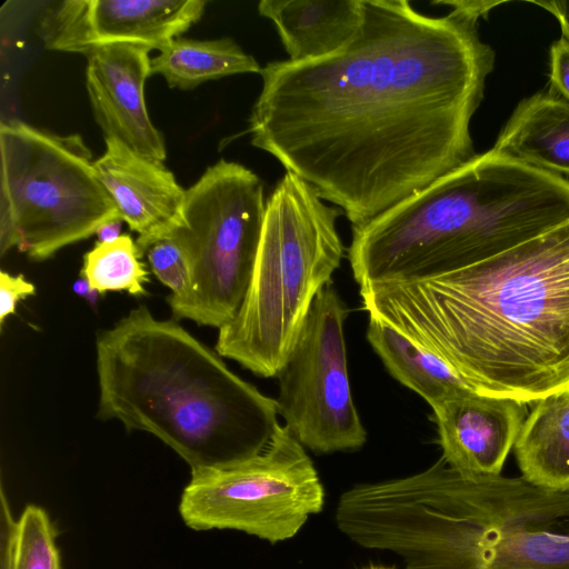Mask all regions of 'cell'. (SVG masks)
<instances>
[{
  "label": "cell",
  "instance_id": "cell-1",
  "mask_svg": "<svg viewBox=\"0 0 569 569\" xmlns=\"http://www.w3.org/2000/svg\"><path fill=\"white\" fill-rule=\"evenodd\" d=\"M349 43L268 62L249 117L251 144L361 226L476 156L470 122L495 52L459 11L362 0Z\"/></svg>",
  "mask_w": 569,
  "mask_h": 569
},
{
  "label": "cell",
  "instance_id": "cell-2",
  "mask_svg": "<svg viewBox=\"0 0 569 569\" xmlns=\"http://www.w3.org/2000/svg\"><path fill=\"white\" fill-rule=\"evenodd\" d=\"M362 308L443 359L479 395L569 390V219L493 257L360 286Z\"/></svg>",
  "mask_w": 569,
  "mask_h": 569
},
{
  "label": "cell",
  "instance_id": "cell-3",
  "mask_svg": "<svg viewBox=\"0 0 569 569\" xmlns=\"http://www.w3.org/2000/svg\"><path fill=\"white\" fill-rule=\"evenodd\" d=\"M336 523L406 569H569V492L521 476L463 475L442 457L418 473L350 488Z\"/></svg>",
  "mask_w": 569,
  "mask_h": 569
},
{
  "label": "cell",
  "instance_id": "cell-4",
  "mask_svg": "<svg viewBox=\"0 0 569 569\" xmlns=\"http://www.w3.org/2000/svg\"><path fill=\"white\" fill-rule=\"evenodd\" d=\"M97 417L146 431L198 470L260 453L278 421L260 392L176 320L139 306L97 336Z\"/></svg>",
  "mask_w": 569,
  "mask_h": 569
},
{
  "label": "cell",
  "instance_id": "cell-5",
  "mask_svg": "<svg viewBox=\"0 0 569 569\" xmlns=\"http://www.w3.org/2000/svg\"><path fill=\"white\" fill-rule=\"evenodd\" d=\"M569 219V180L491 148L380 216L352 227L359 286L448 273Z\"/></svg>",
  "mask_w": 569,
  "mask_h": 569
},
{
  "label": "cell",
  "instance_id": "cell-6",
  "mask_svg": "<svg viewBox=\"0 0 569 569\" xmlns=\"http://www.w3.org/2000/svg\"><path fill=\"white\" fill-rule=\"evenodd\" d=\"M340 210L287 171L267 199L252 277L236 317L219 329L216 351L251 372L277 376L318 292L343 257Z\"/></svg>",
  "mask_w": 569,
  "mask_h": 569
},
{
  "label": "cell",
  "instance_id": "cell-7",
  "mask_svg": "<svg viewBox=\"0 0 569 569\" xmlns=\"http://www.w3.org/2000/svg\"><path fill=\"white\" fill-rule=\"evenodd\" d=\"M0 253L33 261L121 219L79 134L60 136L11 119L0 123Z\"/></svg>",
  "mask_w": 569,
  "mask_h": 569
},
{
  "label": "cell",
  "instance_id": "cell-8",
  "mask_svg": "<svg viewBox=\"0 0 569 569\" xmlns=\"http://www.w3.org/2000/svg\"><path fill=\"white\" fill-rule=\"evenodd\" d=\"M266 206L261 179L224 159L187 189L182 222L167 236L191 272L189 290L168 297L176 320L220 329L236 317L252 277Z\"/></svg>",
  "mask_w": 569,
  "mask_h": 569
},
{
  "label": "cell",
  "instance_id": "cell-9",
  "mask_svg": "<svg viewBox=\"0 0 569 569\" xmlns=\"http://www.w3.org/2000/svg\"><path fill=\"white\" fill-rule=\"evenodd\" d=\"M325 490L305 447L278 425L267 447L234 465L191 472L179 503L189 528L230 529L271 543L321 511Z\"/></svg>",
  "mask_w": 569,
  "mask_h": 569
},
{
  "label": "cell",
  "instance_id": "cell-10",
  "mask_svg": "<svg viewBox=\"0 0 569 569\" xmlns=\"http://www.w3.org/2000/svg\"><path fill=\"white\" fill-rule=\"evenodd\" d=\"M348 310L329 281L315 298L297 342L278 372L279 415L309 450L361 448L367 431L355 406L343 323Z\"/></svg>",
  "mask_w": 569,
  "mask_h": 569
},
{
  "label": "cell",
  "instance_id": "cell-11",
  "mask_svg": "<svg viewBox=\"0 0 569 569\" xmlns=\"http://www.w3.org/2000/svg\"><path fill=\"white\" fill-rule=\"evenodd\" d=\"M203 0H67L47 8L41 37L52 50L82 53L113 43L161 50L202 16Z\"/></svg>",
  "mask_w": 569,
  "mask_h": 569
},
{
  "label": "cell",
  "instance_id": "cell-12",
  "mask_svg": "<svg viewBox=\"0 0 569 569\" xmlns=\"http://www.w3.org/2000/svg\"><path fill=\"white\" fill-rule=\"evenodd\" d=\"M149 51L130 43L92 49L87 54L86 86L104 139H117L134 153L162 162L164 140L144 100V83L151 76Z\"/></svg>",
  "mask_w": 569,
  "mask_h": 569
},
{
  "label": "cell",
  "instance_id": "cell-13",
  "mask_svg": "<svg viewBox=\"0 0 569 569\" xmlns=\"http://www.w3.org/2000/svg\"><path fill=\"white\" fill-rule=\"evenodd\" d=\"M528 405L471 392L431 408L441 457L463 475H500Z\"/></svg>",
  "mask_w": 569,
  "mask_h": 569
},
{
  "label": "cell",
  "instance_id": "cell-14",
  "mask_svg": "<svg viewBox=\"0 0 569 569\" xmlns=\"http://www.w3.org/2000/svg\"><path fill=\"white\" fill-rule=\"evenodd\" d=\"M104 140L106 151L94 160L96 170L146 253L181 224L187 190L162 162L134 153L117 139Z\"/></svg>",
  "mask_w": 569,
  "mask_h": 569
},
{
  "label": "cell",
  "instance_id": "cell-15",
  "mask_svg": "<svg viewBox=\"0 0 569 569\" xmlns=\"http://www.w3.org/2000/svg\"><path fill=\"white\" fill-rule=\"evenodd\" d=\"M258 12L273 22L290 61L339 51L363 18L362 0H261Z\"/></svg>",
  "mask_w": 569,
  "mask_h": 569
},
{
  "label": "cell",
  "instance_id": "cell-16",
  "mask_svg": "<svg viewBox=\"0 0 569 569\" xmlns=\"http://www.w3.org/2000/svg\"><path fill=\"white\" fill-rule=\"evenodd\" d=\"M492 148L538 169L569 174V101L549 90L521 100Z\"/></svg>",
  "mask_w": 569,
  "mask_h": 569
},
{
  "label": "cell",
  "instance_id": "cell-17",
  "mask_svg": "<svg viewBox=\"0 0 569 569\" xmlns=\"http://www.w3.org/2000/svg\"><path fill=\"white\" fill-rule=\"evenodd\" d=\"M532 403L512 448L521 477L538 487L569 492V390Z\"/></svg>",
  "mask_w": 569,
  "mask_h": 569
},
{
  "label": "cell",
  "instance_id": "cell-18",
  "mask_svg": "<svg viewBox=\"0 0 569 569\" xmlns=\"http://www.w3.org/2000/svg\"><path fill=\"white\" fill-rule=\"evenodd\" d=\"M367 339L392 377L431 408L476 392L443 359L380 318L369 316Z\"/></svg>",
  "mask_w": 569,
  "mask_h": 569
},
{
  "label": "cell",
  "instance_id": "cell-19",
  "mask_svg": "<svg viewBox=\"0 0 569 569\" xmlns=\"http://www.w3.org/2000/svg\"><path fill=\"white\" fill-rule=\"evenodd\" d=\"M258 61L230 38L193 40L177 38L150 60L152 74L171 88L190 90L199 84L240 73H259Z\"/></svg>",
  "mask_w": 569,
  "mask_h": 569
},
{
  "label": "cell",
  "instance_id": "cell-20",
  "mask_svg": "<svg viewBox=\"0 0 569 569\" xmlns=\"http://www.w3.org/2000/svg\"><path fill=\"white\" fill-rule=\"evenodd\" d=\"M143 254L128 233L113 241H98L84 253L80 277L101 296L109 291H126L132 296L147 295L149 271L142 261Z\"/></svg>",
  "mask_w": 569,
  "mask_h": 569
},
{
  "label": "cell",
  "instance_id": "cell-21",
  "mask_svg": "<svg viewBox=\"0 0 569 569\" xmlns=\"http://www.w3.org/2000/svg\"><path fill=\"white\" fill-rule=\"evenodd\" d=\"M7 569H61L54 527L43 508L29 505L22 511Z\"/></svg>",
  "mask_w": 569,
  "mask_h": 569
},
{
  "label": "cell",
  "instance_id": "cell-22",
  "mask_svg": "<svg viewBox=\"0 0 569 569\" xmlns=\"http://www.w3.org/2000/svg\"><path fill=\"white\" fill-rule=\"evenodd\" d=\"M152 273L171 290L170 297L183 296L191 286V272L187 258L179 244L166 237L147 250Z\"/></svg>",
  "mask_w": 569,
  "mask_h": 569
},
{
  "label": "cell",
  "instance_id": "cell-23",
  "mask_svg": "<svg viewBox=\"0 0 569 569\" xmlns=\"http://www.w3.org/2000/svg\"><path fill=\"white\" fill-rule=\"evenodd\" d=\"M549 53V91L569 101V39L556 40Z\"/></svg>",
  "mask_w": 569,
  "mask_h": 569
},
{
  "label": "cell",
  "instance_id": "cell-24",
  "mask_svg": "<svg viewBox=\"0 0 569 569\" xmlns=\"http://www.w3.org/2000/svg\"><path fill=\"white\" fill-rule=\"evenodd\" d=\"M36 295L33 283L24 279L22 274L12 276L0 271V328L3 327L8 316L16 312L17 303L29 296Z\"/></svg>",
  "mask_w": 569,
  "mask_h": 569
},
{
  "label": "cell",
  "instance_id": "cell-25",
  "mask_svg": "<svg viewBox=\"0 0 569 569\" xmlns=\"http://www.w3.org/2000/svg\"><path fill=\"white\" fill-rule=\"evenodd\" d=\"M432 3L449 6L452 10L459 11L478 22L480 18H486L495 7L503 2L486 0H437L432 1Z\"/></svg>",
  "mask_w": 569,
  "mask_h": 569
},
{
  "label": "cell",
  "instance_id": "cell-26",
  "mask_svg": "<svg viewBox=\"0 0 569 569\" xmlns=\"http://www.w3.org/2000/svg\"><path fill=\"white\" fill-rule=\"evenodd\" d=\"M549 11L559 22L562 36L569 39V0L533 1Z\"/></svg>",
  "mask_w": 569,
  "mask_h": 569
},
{
  "label": "cell",
  "instance_id": "cell-27",
  "mask_svg": "<svg viewBox=\"0 0 569 569\" xmlns=\"http://www.w3.org/2000/svg\"><path fill=\"white\" fill-rule=\"evenodd\" d=\"M72 290L84 299L91 308H96L99 301V296H101L98 291L92 289L88 281L80 277L72 284Z\"/></svg>",
  "mask_w": 569,
  "mask_h": 569
},
{
  "label": "cell",
  "instance_id": "cell-28",
  "mask_svg": "<svg viewBox=\"0 0 569 569\" xmlns=\"http://www.w3.org/2000/svg\"><path fill=\"white\" fill-rule=\"evenodd\" d=\"M121 219H116L103 223L96 232L99 242H109L120 237Z\"/></svg>",
  "mask_w": 569,
  "mask_h": 569
},
{
  "label": "cell",
  "instance_id": "cell-29",
  "mask_svg": "<svg viewBox=\"0 0 569 569\" xmlns=\"http://www.w3.org/2000/svg\"><path fill=\"white\" fill-rule=\"evenodd\" d=\"M366 569H392V568L373 566V567H369V568H366Z\"/></svg>",
  "mask_w": 569,
  "mask_h": 569
}]
</instances>
